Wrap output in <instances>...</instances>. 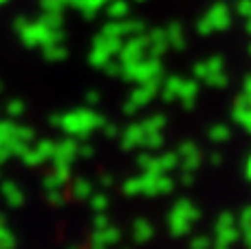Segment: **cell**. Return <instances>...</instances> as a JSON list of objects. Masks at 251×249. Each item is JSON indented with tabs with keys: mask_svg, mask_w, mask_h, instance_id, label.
I'll list each match as a JSON object with an SVG mask.
<instances>
[]
</instances>
